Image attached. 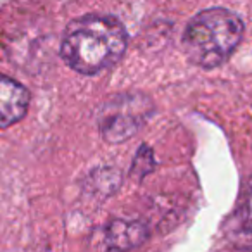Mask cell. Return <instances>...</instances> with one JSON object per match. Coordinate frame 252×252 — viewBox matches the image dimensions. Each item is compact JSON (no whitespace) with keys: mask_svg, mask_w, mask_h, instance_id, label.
Masks as SVG:
<instances>
[{"mask_svg":"<svg viewBox=\"0 0 252 252\" xmlns=\"http://www.w3.org/2000/svg\"><path fill=\"white\" fill-rule=\"evenodd\" d=\"M151 112V102L142 95L125 94L114 97L102 107L98 114V126L104 138L111 142H123L137 133V130Z\"/></svg>","mask_w":252,"mask_h":252,"instance_id":"cell-3","label":"cell"},{"mask_svg":"<svg viewBox=\"0 0 252 252\" xmlns=\"http://www.w3.org/2000/svg\"><path fill=\"white\" fill-rule=\"evenodd\" d=\"M30 104V92L23 83L0 74V128H7L25 118Z\"/></svg>","mask_w":252,"mask_h":252,"instance_id":"cell-5","label":"cell"},{"mask_svg":"<svg viewBox=\"0 0 252 252\" xmlns=\"http://www.w3.org/2000/svg\"><path fill=\"white\" fill-rule=\"evenodd\" d=\"M242 36V19L228 9L214 7L199 12L189 23L183 35V45L193 64L216 67L235 52Z\"/></svg>","mask_w":252,"mask_h":252,"instance_id":"cell-2","label":"cell"},{"mask_svg":"<svg viewBox=\"0 0 252 252\" xmlns=\"http://www.w3.org/2000/svg\"><path fill=\"white\" fill-rule=\"evenodd\" d=\"M126 45L128 35L119 19L88 14L69 23L61 43V56L71 69L95 74L114 66Z\"/></svg>","mask_w":252,"mask_h":252,"instance_id":"cell-1","label":"cell"},{"mask_svg":"<svg viewBox=\"0 0 252 252\" xmlns=\"http://www.w3.org/2000/svg\"><path fill=\"white\" fill-rule=\"evenodd\" d=\"M147 238V228L140 221H116L105 231L109 249L137 247Z\"/></svg>","mask_w":252,"mask_h":252,"instance_id":"cell-6","label":"cell"},{"mask_svg":"<svg viewBox=\"0 0 252 252\" xmlns=\"http://www.w3.org/2000/svg\"><path fill=\"white\" fill-rule=\"evenodd\" d=\"M226 240L237 249H252V176L242 185L233 213L224 223Z\"/></svg>","mask_w":252,"mask_h":252,"instance_id":"cell-4","label":"cell"}]
</instances>
